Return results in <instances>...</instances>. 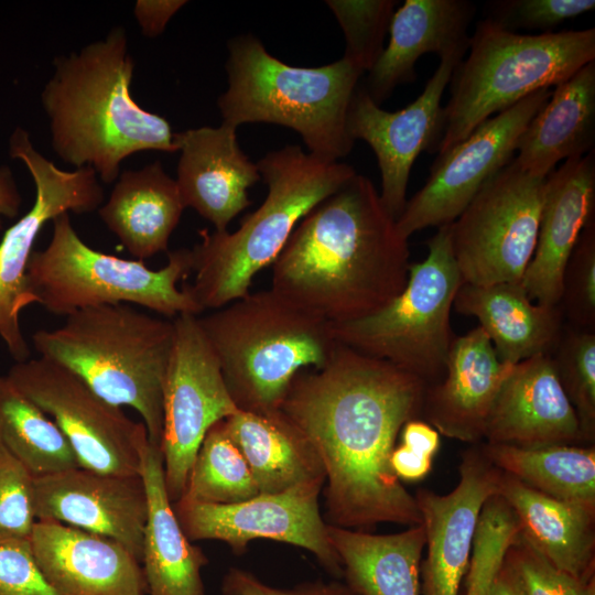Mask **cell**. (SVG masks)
<instances>
[{"mask_svg": "<svg viewBox=\"0 0 595 595\" xmlns=\"http://www.w3.org/2000/svg\"><path fill=\"white\" fill-rule=\"evenodd\" d=\"M259 495L248 464L226 432L224 420L206 433L181 498L229 505Z\"/></svg>", "mask_w": 595, "mask_h": 595, "instance_id": "e575fe53", "label": "cell"}, {"mask_svg": "<svg viewBox=\"0 0 595 595\" xmlns=\"http://www.w3.org/2000/svg\"><path fill=\"white\" fill-rule=\"evenodd\" d=\"M594 8V0H500L489 6L486 19L512 32L526 29L547 33Z\"/></svg>", "mask_w": 595, "mask_h": 595, "instance_id": "b9f144b4", "label": "cell"}, {"mask_svg": "<svg viewBox=\"0 0 595 595\" xmlns=\"http://www.w3.org/2000/svg\"><path fill=\"white\" fill-rule=\"evenodd\" d=\"M428 255L409 268L403 291L360 320L332 325L336 340L405 370L428 386L440 381L452 342L451 309L463 280L452 248V224L426 241Z\"/></svg>", "mask_w": 595, "mask_h": 595, "instance_id": "30bf717a", "label": "cell"}, {"mask_svg": "<svg viewBox=\"0 0 595 595\" xmlns=\"http://www.w3.org/2000/svg\"><path fill=\"white\" fill-rule=\"evenodd\" d=\"M550 356L577 414L584 442L591 443L595 436V331L565 323Z\"/></svg>", "mask_w": 595, "mask_h": 595, "instance_id": "d590c367", "label": "cell"}, {"mask_svg": "<svg viewBox=\"0 0 595 595\" xmlns=\"http://www.w3.org/2000/svg\"><path fill=\"white\" fill-rule=\"evenodd\" d=\"M485 456L502 473L550 497L595 505V448L575 444L519 447L483 443Z\"/></svg>", "mask_w": 595, "mask_h": 595, "instance_id": "d6a6232c", "label": "cell"}, {"mask_svg": "<svg viewBox=\"0 0 595 595\" xmlns=\"http://www.w3.org/2000/svg\"><path fill=\"white\" fill-rule=\"evenodd\" d=\"M54 72L41 93L52 148L76 169L90 166L104 183L120 175L129 155L147 150L177 152L164 117L132 98L134 62L123 28L78 52L56 56Z\"/></svg>", "mask_w": 595, "mask_h": 595, "instance_id": "3957f363", "label": "cell"}, {"mask_svg": "<svg viewBox=\"0 0 595 595\" xmlns=\"http://www.w3.org/2000/svg\"><path fill=\"white\" fill-rule=\"evenodd\" d=\"M397 3L394 0L326 1L346 39L343 57L364 73L372 68L383 51L385 36Z\"/></svg>", "mask_w": 595, "mask_h": 595, "instance_id": "74e56055", "label": "cell"}, {"mask_svg": "<svg viewBox=\"0 0 595 595\" xmlns=\"http://www.w3.org/2000/svg\"><path fill=\"white\" fill-rule=\"evenodd\" d=\"M513 366L498 358L482 327L455 335L443 378L426 387L422 414L440 434L478 444L498 391Z\"/></svg>", "mask_w": 595, "mask_h": 595, "instance_id": "cb8c5ba5", "label": "cell"}, {"mask_svg": "<svg viewBox=\"0 0 595 595\" xmlns=\"http://www.w3.org/2000/svg\"><path fill=\"white\" fill-rule=\"evenodd\" d=\"M235 128L201 127L174 134L180 152L176 184L186 207L226 231L251 201L248 188L261 177L240 149Z\"/></svg>", "mask_w": 595, "mask_h": 595, "instance_id": "603a6c76", "label": "cell"}, {"mask_svg": "<svg viewBox=\"0 0 595 595\" xmlns=\"http://www.w3.org/2000/svg\"><path fill=\"white\" fill-rule=\"evenodd\" d=\"M36 564L58 595H144L138 559L113 539L53 520L30 536Z\"/></svg>", "mask_w": 595, "mask_h": 595, "instance_id": "ffe728a7", "label": "cell"}, {"mask_svg": "<svg viewBox=\"0 0 595 595\" xmlns=\"http://www.w3.org/2000/svg\"><path fill=\"white\" fill-rule=\"evenodd\" d=\"M401 444L411 451L433 458L440 448V433L419 419L407 422L401 430Z\"/></svg>", "mask_w": 595, "mask_h": 595, "instance_id": "bcb514c9", "label": "cell"}, {"mask_svg": "<svg viewBox=\"0 0 595 595\" xmlns=\"http://www.w3.org/2000/svg\"><path fill=\"white\" fill-rule=\"evenodd\" d=\"M185 3L187 1L183 0H138L133 12L142 33L155 37Z\"/></svg>", "mask_w": 595, "mask_h": 595, "instance_id": "f6af8a7d", "label": "cell"}, {"mask_svg": "<svg viewBox=\"0 0 595 595\" xmlns=\"http://www.w3.org/2000/svg\"><path fill=\"white\" fill-rule=\"evenodd\" d=\"M35 522L34 475L0 440V539H30Z\"/></svg>", "mask_w": 595, "mask_h": 595, "instance_id": "ab89813d", "label": "cell"}, {"mask_svg": "<svg viewBox=\"0 0 595 595\" xmlns=\"http://www.w3.org/2000/svg\"><path fill=\"white\" fill-rule=\"evenodd\" d=\"M505 561L517 574L526 595H595V582H584L554 566L521 531Z\"/></svg>", "mask_w": 595, "mask_h": 595, "instance_id": "60d3db41", "label": "cell"}, {"mask_svg": "<svg viewBox=\"0 0 595 595\" xmlns=\"http://www.w3.org/2000/svg\"><path fill=\"white\" fill-rule=\"evenodd\" d=\"M36 520L116 540L141 563L148 499L141 476L76 467L34 476Z\"/></svg>", "mask_w": 595, "mask_h": 595, "instance_id": "d6986e66", "label": "cell"}, {"mask_svg": "<svg viewBox=\"0 0 595 595\" xmlns=\"http://www.w3.org/2000/svg\"><path fill=\"white\" fill-rule=\"evenodd\" d=\"M257 166L268 186L263 203L234 232L199 231L202 240L191 249L194 282L184 286L203 311L247 295L300 220L356 174L351 165L322 161L300 145L271 151Z\"/></svg>", "mask_w": 595, "mask_h": 595, "instance_id": "277c9868", "label": "cell"}, {"mask_svg": "<svg viewBox=\"0 0 595 595\" xmlns=\"http://www.w3.org/2000/svg\"><path fill=\"white\" fill-rule=\"evenodd\" d=\"M0 440L34 476L80 467L54 421L1 374Z\"/></svg>", "mask_w": 595, "mask_h": 595, "instance_id": "836d02e7", "label": "cell"}, {"mask_svg": "<svg viewBox=\"0 0 595 595\" xmlns=\"http://www.w3.org/2000/svg\"><path fill=\"white\" fill-rule=\"evenodd\" d=\"M453 307L477 318L498 358L510 365L551 355L565 325L559 306L533 302L521 281L463 283Z\"/></svg>", "mask_w": 595, "mask_h": 595, "instance_id": "484cf974", "label": "cell"}, {"mask_svg": "<svg viewBox=\"0 0 595 595\" xmlns=\"http://www.w3.org/2000/svg\"><path fill=\"white\" fill-rule=\"evenodd\" d=\"M323 484H302L229 505L180 498L173 509L190 541L220 540L237 555L255 539L285 542L309 550L329 574L340 578L343 565L327 538V523L318 507Z\"/></svg>", "mask_w": 595, "mask_h": 595, "instance_id": "2e32d148", "label": "cell"}, {"mask_svg": "<svg viewBox=\"0 0 595 595\" xmlns=\"http://www.w3.org/2000/svg\"><path fill=\"white\" fill-rule=\"evenodd\" d=\"M426 387L340 343L325 366L295 375L280 410L323 464L328 524L368 531L381 522L422 523L390 457L403 425L422 414Z\"/></svg>", "mask_w": 595, "mask_h": 595, "instance_id": "6da1fadb", "label": "cell"}, {"mask_svg": "<svg viewBox=\"0 0 595 595\" xmlns=\"http://www.w3.org/2000/svg\"><path fill=\"white\" fill-rule=\"evenodd\" d=\"M9 153L26 166L35 185L31 209L4 232L0 241V338L15 361L30 357L20 325V314L34 303L28 279L33 246L48 220L63 213L98 209L105 193L90 166L64 171L33 147L29 133L15 128L9 139Z\"/></svg>", "mask_w": 595, "mask_h": 595, "instance_id": "4fadbf2b", "label": "cell"}, {"mask_svg": "<svg viewBox=\"0 0 595 595\" xmlns=\"http://www.w3.org/2000/svg\"><path fill=\"white\" fill-rule=\"evenodd\" d=\"M595 142V61L553 87L521 134L512 161L545 178L561 161L584 155Z\"/></svg>", "mask_w": 595, "mask_h": 595, "instance_id": "f1b7e54d", "label": "cell"}, {"mask_svg": "<svg viewBox=\"0 0 595 595\" xmlns=\"http://www.w3.org/2000/svg\"><path fill=\"white\" fill-rule=\"evenodd\" d=\"M484 440L519 447L584 442L577 414L550 355L515 365L489 412Z\"/></svg>", "mask_w": 595, "mask_h": 595, "instance_id": "44dd1931", "label": "cell"}, {"mask_svg": "<svg viewBox=\"0 0 595 595\" xmlns=\"http://www.w3.org/2000/svg\"><path fill=\"white\" fill-rule=\"evenodd\" d=\"M223 595H358L346 583L306 582L292 588H277L262 583L252 573L231 567L221 582Z\"/></svg>", "mask_w": 595, "mask_h": 595, "instance_id": "ee69618b", "label": "cell"}, {"mask_svg": "<svg viewBox=\"0 0 595 595\" xmlns=\"http://www.w3.org/2000/svg\"><path fill=\"white\" fill-rule=\"evenodd\" d=\"M497 495L515 510L521 534L549 562L595 582V505L550 497L502 472Z\"/></svg>", "mask_w": 595, "mask_h": 595, "instance_id": "83f0119b", "label": "cell"}, {"mask_svg": "<svg viewBox=\"0 0 595 595\" xmlns=\"http://www.w3.org/2000/svg\"><path fill=\"white\" fill-rule=\"evenodd\" d=\"M224 423L245 457L259 494L325 482L315 448L280 409L266 414L238 410Z\"/></svg>", "mask_w": 595, "mask_h": 595, "instance_id": "4dcf8cb0", "label": "cell"}, {"mask_svg": "<svg viewBox=\"0 0 595 595\" xmlns=\"http://www.w3.org/2000/svg\"><path fill=\"white\" fill-rule=\"evenodd\" d=\"M520 531L515 510L501 496L486 500L473 539L465 595H485Z\"/></svg>", "mask_w": 595, "mask_h": 595, "instance_id": "8d00e7d4", "label": "cell"}, {"mask_svg": "<svg viewBox=\"0 0 595 595\" xmlns=\"http://www.w3.org/2000/svg\"><path fill=\"white\" fill-rule=\"evenodd\" d=\"M544 180L511 160L452 223L463 283L521 281L536 249Z\"/></svg>", "mask_w": 595, "mask_h": 595, "instance_id": "8fae6325", "label": "cell"}, {"mask_svg": "<svg viewBox=\"0 0 595 595\" xmlns=\"http://www.w3.org/2000/svg\"><path fill=\"white\" fill-rule=\"evenodd\" d=\"M409 257L374 183L356 173L296 225L272 263L271 290L332 325L353 322L403 291Z\"/></svg>", "mask_w": 595, "mask_h": 595, "instance_id": "7a4b0ae2", "label": "cell"}, {"mask_svg": "<svg viewBox=\"0 0 595 595\" xmlns=\"http://www.w3.org/2000/svg\"><path fill=\"white\" fill-rule=\"evenodd\" d=\"M551 93L552 88L532 93L437 154L426 183L407 201L397 219L400 234L409 239L419 230L455 221L480 188L513 159L521 134Z\"/></svg>", "mask_w": 595, "mask_h": 595, "instance_id": "9a60e30c", "label": "cell"}, {"mask_svg": "<svg viewBox=\"0 0 595 595\" xmlns=\"http://www.w3.org/2000/svg\"><path fill=\"white\" fill-rule=\"evenodd\" d=\"M475 12L467 0H405L391 18L387 47L368 72L364 88L371 99L380 106L399 85L414 82L423 54L467 52Z\"/></svg>", "mask_w": 595, "mask_h": 595, "instance_id": "d4e9b609", "label": "cell"}, {"mask_svg": "<svg viewBox=\"0 0 595 595\" xmlns=\"http://www.w3.org/2000/svg\"><path fill=\"white\" fill-rule=\"evenodd\" d=\"M485 595H526V593L517 574L504 560Z\"/></svg>", "mask_w": 595, "mask_h": 595, "instance_id": "681fc988", "label": "cell"}, {"mask_svg": "<svg viewBox=\"0 0 595 595\" xmlns=\"http://www.w3.org/2000/svg\"><path fill=\"white\" fill-rule=\"evenodd\" d=\"M433 458L418 454L400 444L391 453L390 464L399 479L415 482L424 478L432 468Z\"/></svg>", "mask_w": 595, "mask_h": 595, "instance_id": "7dc6e473", "label": "cell"}, {"mask_svg": "<svg viewBox=\"0 0 595 595\" xmlns=\"http://www.w3.org/2000/svg\"><path fill=\"white\" fill-rule=\"evenodd\" d=\"M184 209L176 181L155 161L120 173L98 214L122 246L143 260L167 250Z\"/></svg>", "mask_w": 595, "mask_h": 595, "instance_id": "f546056e", "label": "cell"}, {"mask_svg": "<svg viewBox=\"0 0 595 595\" xmlns=\"http://www.w3.org/2000/svg\"><path fill=\"white\" fill-rule=\"evenodd\" d=\"M174 339L173 321L134 307L104 304L76 311L32 343L40 357L82 378L107 402L134 409L151 444L163 433V383Z\"/></svg>", "mask_w": 595, "mask_h": 595, "instance_id": "8992f818", "label": "cell"}, {"mask_svg": "<svg viewBox=\"0 0 595 595\" xmlns=\"http://www.w3.org/2000/svg\"><path fill=\"white\" fill-rule=\"evenodd\" d=\"M0 595H58L41 573L30 539H0Z\"/></svg>", "mask_w": 595, "mask_h": 595, "instance_id": "7bdbcfd3", "label": "cell"}, {"mask_svg": "<svg viewBox=\"0 0 595 595\" xmlns=\"http://www.w3.org/2000/svg\"><path fill=\"white\" fill-rule=\"evenodd\" d=\"M228 87L218 97L223 123L283 126L298 132L309 153L338 162L355 141L347 130L348 111L364 72L349 60L300 67L271 55L252 34L228 42Z\"/></svg>", "mask_w": 595, "mask_h": 595, "instance_id": "5b68a950", "label": "cell"}, {"mask_svg": "<svg viewBox=\"0 0 595 595\" xmlns=\"http://www.w3.org/2000/svg\"><path fill=\"white\" fill-rule=\"evenodd\" d=\"M558 306L566 324L595 331V218L584 227L566 262Z\"/></svg>", "mask_w": 595, "mask_h": 595, "instance_id": "f35d334b", "label": "cell"}, {"mask_svg": "<svg viewBox=\"0 0 595 595\" xmlns=\"http://www.w3.org/2000/svg\"><path fill=\"white\" fill-rule=\"evenodd\" d=\"M466 52L440 57V64L420 96L394 112L376 104L364 87H357L348 111L350 138L364 140L375 152L381 175L380 199L396 219L407 204L410 172L423 150L435 152L441 137L442 96Z\"/></svg>", "mask_w": 595, "mask_h": 595, "instance_id": "e0dca14e", "label": "cell"}, {"mask_svg": "<svg viewBox=\"0 0 595 595\" xmlns=\"http://www.w3.org/2000/svg\"><path fill=\"white\" fill-rule=\"evenodd\" d=\"M22 203L13 172L7 165L0 166V217L14 218ZM1 228V220H0Z\"/></svg>", "mask_w": 595, "mask_h": 595, "instance_id": "c3c4849f", "label": "cell"}, {"mask_svg": "<svg viewBox=\"0 0 595 595\" xmlns=\"http://www.w3.org/2000/svg\"><path fill=\"white\" fill-rule=\"evenodd\" d=\"M148 516L143 530L142 570L150 595H205L202 569L208 559L185 536L170 500L160 447L141 450Z\"/></svg>", "mask_w": 595, "mask_h": 595, "instance_id": "4316f807", "label": "cell"}, {"mask_svg": "<svg viewBox=\"0 0 595 595\" xmlns=\"http://www.w3.org/2000/svg\"><path fill=\"white\" fill-rule=\"evenodd\" d=\"M327 538L343 565L345 583L358 595H420L425 547L422 524L393 534H372L327 523Z\"/></svg>", "mask_w": 595, "mask_h": 595, "instance_id": "1f68e13d", "label": "cell"}, {"mask_svg": "<svg viewBox=\"0 0 595 595\" xmlns=\"http://www.w3.org/2000/svg\"><path fill=\"white\" fill-rule=\"evenodd\" d=\"M455 67L443 107L440 154L478 126L595 61V29L520 34L489 19L477 23Z\"/></svg>", "mask_w": 595, "mask_h": 595, "instance_id": "ba28073f", "label": "cell"}, {"mask_svg": "<svg viewBox=\"0 0 595 595\" xmlns=\"http://www.w3.org/2000/svg\"><path fill=\"white\" fill-rule=\"evenodd\" d=\"M174 339L163 383V433L160 450L165 486L172 502L186 486L207 431L238 411L219 361L198 316H176Z\"/></svg>", "mask_w": 595, "mask_h": 595, "instance_id": "5bb4252c", "label": "cell"}, {"mask_svg": "<svg viewBox=\"0 0 595 595\" xmlns=\"http://www.w3.org/2000/svg\"><path fill=\"white\" fill-rule=\"evenodd\" d=\"M458 472L459 480L451 493L420 488L414 495L426 547L420 565V595H458L482 508L498 491L501 470L480 445L464 452Z\"/></svg>", "mask_w": 595, "mask_h": 595, "instance_id": "ac0fdd59", "label": "cell"}, {"mask_svg": "<svg viewBox=\"0 0 595 595\" xmlns=\"http://www.w3.org/2000/svg\"><path fill=\"white\" fill-rule=\"evenodd\" d=\"M50 244L33 250L28 279L34 303L58 316L104 304H136L167 317L203 310L185 286L177 283L192 273V251L167 253L159 270L142 260H128L86 245L72 225L68 213L53 220Z\"/></svg>", "mask_w": 595, "mask_h": 595, "instance_id": "9c48e42d", "label": "cell"}, {"mask_svg": "<svg viewBox=\"0 0 595 595\" xmlns=\"http://www.w3.org/2000/svg\"><path fill=\"white\" fill-rule=\"evenodd\" d=\"M7 378L54 421L80 467L140 476L141 450L149 441L142 422L100 398L69 369L43 357L17 361Z\"/></svg>", "mask_w": 595, "mask_h": 595, "instance_id": "7c38bea8", "label": "cell"}, {"mask_svg": "<svg viewBox=\"0 0 595 595\" xmlns=\"http://www.w3.org/2000/svg\"><path fill=\"white\" fill-rule=\"evenodd\" d=\"M593 218L594 150L564 161L544 180L536 249L521 279L533 302L558 305L566 262Z\"/></svg>", "mask_w": 595, "mask_h": 595, "instance_id": "7402d4cb", "label": "cell"}, {"mask_svg": "<svg viewBox=\"0 0 595 595\" xmlns=\"http://www.w3.org/2000/svg\"><path fill=\"white\" fill-rule=\"evenodd\" d=\"M238 410L280 409L295 375L326 365L339 344L329 323L264 290L198 316Z\"/></svg>", "mask_w": 595, "mask_h": 595, "instance_id": "52a82bcc", "label": "cell"}]
</instances>
